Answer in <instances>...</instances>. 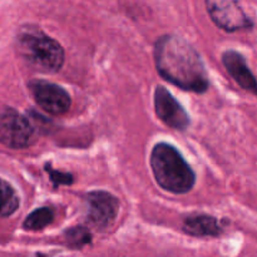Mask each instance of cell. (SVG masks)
<instances>
[{
	"label": "cell",
	"mask_w": 257,
	"mask_h": 257,
	"mask_svg": "<svg viewBox=\"0 0 257 257\" xmlns=\"http://www.w3.org/2000/svg\"><path fill=\"white\" fill-rule=\"evenodd\" d=\"M29 89L37 104L49 114H64L72 105L69 93L55 83L35 79L29 83Z\"/></svg>",
	"instance_id": "52a82bcc"
},
{
	"label": "cell",
	"mask_w": 257,
	"mask_h": 257,
	"mask_svg": "<svg viewBox=\"0 0 257 257\" xmlns=\"http://www.w3.org/2000/svg\"><path fill=\"white\" fill-rule=\"evenodd\" d=\"M205 3L210 18L220 29L233 33L252 28V22L238 0H205Z\"/></svg>",
	"instance_id": "8992f818"
},
{
	"label": "cell",
	"mask_w": 257,
	"mask_h": 257,
	"mask_svg": "<svg viewBox=\"0 0 257 257\" xmlns=\"http://www.w3.org/2000/svg\"><path fill=\"white\" fill-rule=\"evenodd\" d=\"M37 141L34 125L17 109L5 107L0 110V143L13 150H24Z\"/></svg>",
	"instance_id": "277c9868"
},
{
	"label": "cell",
	"mask_w": 257,
	"mask_h": 257,
	"mask_svg": "<svg viewBox=\"0 0 257 257\" xmlns=\"http://www.w3.org/2000/svg\"><path fill=\"white\" fill-rule=\"evenodd\" d=\"M119 201L107 191H92L85 196V218L92 227L104 231L114 223Z\"/></svg>",
	"instance_id": "5b68a950"
},
{
	"label": "cell",
	"mask_w": 257,
	"mask_h": 257,
	"mask_svg": "<svg viewBox=\"0 0 257 257\" xmlns=\"http://www.w3.org/2000/svg\"><path fill=\"white\" fill-rule=\"evenodd\" d=\"M64 238L69 247L82 248L88 243H90L92 235H90V231L88 228L82 227V226H75V227H70L65 231Z\"/></svg>",
	"instance_id": "4fadbf2b"
},
{
	"label": "cell",
	"mask_w": 257,
	"mask_h": 257,
	"mask_svg": "<svg viewBox=\"0 0 257 257\" xmlns=\"http://www.w3.org/2000/svg\"><path fill=\"white\" fill-rule=\"evenodd\" d=\"M17 49L32 69L54 74L64 64V49L55 39L35 27L22 28L17 37Z\"/></svg>",
	"instance_id": "3957f363"
},
{
	"label": "cell",
	"mask_w": 257,
	"mask_h": 257,
	"mask_svg": "<svg viewBox=\"0 0 257 257\" xmlns=\"http://www.w3.org/2000/svg\"><path fill=\"white\" fill-rule=\"evenodd\" d=\"M47 172L50 175L53 182H55L57 185H69V183H72V176L69 173L55 172V171H53V168H50V166H47Z\"/></svg>",
	"instance_id": "5bb4252c"
},
{
	"label": "cell",
	"mask_w": 257,
	"mask_h": 257,
	"mask_svg": "<svg viewBox=\"0 0 257 257\" xmlns=\"http://www.w3.org/2000/svg\"><path fill=\"white\" fill-rule=\"evenodd\" d=\"M222 63L228 74L242 89L257 95V78L251 72L241 53L236 50H226L222 54Z\"/></svg>",
	"instance_id": "9c48e42d"
},
{
	"label": "cell",
	"mask_w": 257,
	"mask_h": 257,
	"mask_svg": "<svg viewBox=\"0 0 257 257\" xmlns=\"http://www.w3.org/2000/svg\"><path fill=\"white\" fill-rule=\"evenodd\" d=\"M155 109L157 117L176 131H186L190 125V115L178 100L162 85L155 90Z\"/></svg>",
	"instance_id": "ba28073f"
},
{
	"label": "cell",
	"mask_w": 257,
	"mask_h": 257,
	"mask_svg": "<svg viewBox=\"0 0 257 257\" xmlns=\"http://www.w3.org/2000/svg\"><path fill=\"white\" fill-rule=\"evenodd\" d=\"M155 63L161 77L176 87L195 93L207 90L210 82L201 55L183 38L171 34L158 38Z\"/></svg>",
	"instance_id": "6da1fadb"
},
{
	"label": "cell",
	"mask_w": 257,
	"mask_h": 257,
	"mask_svg": "<svg viewBox=\"0 0 257 257\" xmlns=\"http://www.w3.org/2000/svg\"><path fill=\"white\" fill-rule=\"evenodd\" d=\"M183 231L195 237H217L222 233V227L213 216L198 213L186 218Z\"/></svg>",
	"instance_id": "30bf717a"
},
{
	"label": "cell",
	"mask_w": 257,
	"mask_h": 257,
	"mask_svg": "<svg viewBox=\"0 0 257 257\" xmlns=\"http://www.w3.org/2000/svg\"><path fill=\"white\" fill-rule=\"evenodd\" d=\"M20 205L18 193L10 183L0 178V217H9L17 212Z\"/></svg>",
	"instance_id": "8fae6325"
},
{
	"label": "cell",
	"mask_w": 257,
	"mask_h": 257,
	"mask_svg": "<svg viewBox=\"0 0 257 257\" xmlns=\"http://www.w3.org/2000/svg\"><path fill=\"white\" fill-rule=\"evenodd\" d=\"M54 220V211L50 207H40L33 211L24 220L23 227L27 231H40L49 226Z\"/></svg>",
	"instance_id": "7c38bea8"
},
{
	"label": "cell",
	"mask_w": 257,
	"mask_h": 257,
	"mask_svg": "<svg viewBox=\"0 0 257 257\" xmlns=\"http://www.w3.org/2000/svg\"><path fill=\"white\" fill-rule=\"evenodd\" d=\"M150 162L156 181L167 192L183 195L195 186V172L175 146L157 143L151 152Z\"/></svg>",
	"instance_id": "7a4b0ae2"
}]
</instances>
